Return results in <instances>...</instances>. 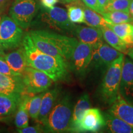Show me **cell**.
<instances>
[{"mask_svg": "<svg viewBox=\"0 0 133 133\" xmlns=\"http://www.w3.org/2000/svg\"><path fill=\"white\" fill-rule=\"evenodd\" d=\"M99 52L105 69L122 54V52L104 42L100 45Z\"/></svg>", "mask_w": 133, "mask_h": 133, "instance_id": "obj_23", "label": "cell"}, {"mask_svg": "<svg viewBox=\"0 0 133 133\" xmlns=\"http://www.w3.org/2000/svg\"><path fill=\"white\" fill-rule=\"evenodd\" d=\"M124 55L122 53L108 66L99 88V94L103 102L111 105L119 93Z\"/></svg>", "mask_w": 133, "mask_h": 133, "instance_id": "obj_4", "label": "cell"}, {"mask_svg": "<svg viewBox=\"0 0 133 133\" xmlns=\"http://www.w3.org/2000/svg\"><path fill=\"white\" fill-rule=\"evenodd\" d=\"M131 0H110L105 8V12L110 11H123L129 12Z\"/></svg>", "mask_w": 133, "mask_h": 133, "instance_id": "obj_28", "label": "cell"}, {"mask_svg": "<svg viewBox=\"0 0 133 133\" xmlns=\"http://www.w3.org/2000/svg\"><path fill=\"white\" fill-rule=\"evenodd\" d=\"M43 94L44 92H41V94L32 97H30L29 96H27L26 98V107L29 116L36 121H37L39 115Z\"/></svg>", "mask_w": 133, "mask_h": 133, "instance_id": "obj_27", "label": "cell"}, {"mask_svg": "<svg viewBox=\"0 0 133 133\" xmlns=\"http://www.w3.org/2000/svg\"><path fill=\"white\" fill-rule=\"evenodd\" d=\"M8 1V0H0V8L3 6Z\"/></svg>", "mask_w": 133, "mask_h": 133, "instance_id": "obj_39", "label": "cell"}, {"mask_svg": "<svg viewBox=\"0 0 133 133\" xmlns=\"http://www.w3.org/2000/svg\"><path fill=\"white\" fill-rule=\"evenodd\" d=\"M1 12H0V22H1ZM4 55L5 54L4 52V50L2 49V48H1V44H0V56L4 57Z\"/></svg>", "mask_w": 133, "mask_h": 133, "instance_id": "obj_37", "label": "cell"}, {"mask_svg": "<svg viewBox=\"0 0 133 133\" xmlns=\"http://www.w3.org/2000/svg\"><path fill=\"white\" fill-rule=\"evenodd\" d=\"M91 107V102L89 96L88 94L84 93L81 95L77 102L75 105L71 115L69 131L74 132H78V126L80 121L82 119L83 115L86 110Z\"/></svg>", "mask_w": 133, "mask_h": 133, "instance_id": "obj_16", "label": "cell"}, {"mask_svg": "<svg viewBox=\"0 0 133 133\" xmlns=\"http://www.w3.org/2000/svg\"><path fill=\"white\" fill-rule=\"evenodd\" d=\"M102 16L110 24H119L123 23L133 24V18L129 12L123 11H110L103 13Z\"/></svg>", "mask_w": 133, "mask_h": 133, "instance_id": "obj_26", "label": "cell"}, {"mask_svg": "<svg viewBox=\"0 0 133 133\" xmlns=\"http://www.w3.org/2000/svg\"><path fill=\"white\" fill-rule=\"evenodd\" d=\"M105 125V118L101 110L97 108H89L85 111L79 122L78 132H97Z\"/></svg>", "mask_w": 133, "mask_h": 133, "instance_id": "obj_10", "label": "cell"}, {"mask_svg": "<svg viewBox=\"0 0 133 133\" xmlns=\"http://www.w3.org/2000/svg\"><path fill=\"white\" fill-rule=\"evenodd\" d=\"M22 46L28 65L48 75L54 81L64 80L69 74V65L64 60L43 52L36 47L29 33L24 36Z\"/></svg>", "mask_w": 133, "mask_h": 133, "instance_id": "obj_1", "label": "cell"}, {"mask_svg": "<svg viewBox=\"0 0 133 133\" xmlns=\"http://www.w3.org/2000/svg\"><path fill=\"white\" fill-rule=\"evenodd\" d=\"M0 93H24L21 76L0 74Z\"/></svg>", "mask_w": 133, "mask_h": 133, "instance_id": "obj_17", "label": "cell"}, {"mask_svg": "<svg viewBox=\"0 0 133 133\" xmlns=\"http://www.w3.org/2000/svg\"><path fill=\"white\" fill-rule=\"evenodd\" d=\"M40 1L43 8L45 9H51L59 2V0H40Z\"/></svg>", "mask_w": 133, "mask_h": 133, "instance_id": "obj_33", "label": "cell"}, {"mask_svg": "<svg viewBox=\"0 0 133 133\" xmlns=\"http://www.w3.org/2000/svg\"><path fill=\"white\" fill-rule=\"evenodd\" d=\"M92 54V45L78 42L69 61V66L78 75H84L91 64Z\"/></svg>", "mask_w": 133, "mask_h": 133, "instance_id": "obj_8", "label": "cell"}, {"mask_svg": "<svg viewBox=\"0 0 133 133\" xmlns=\"http://www.w3.org/2000/svg\"><path fill=\"white\" fill-rule=\"evenodd\" d=\"M129 13L131 15V16L133 18V0H131L130 5H129Z\"/></svg>", "mask_w": 133, "mask_h": 133, "instance_id": "obj_35", "label": "cell"}, {"mask_svg": "<svg viewBox=\"0 0 133 133\" xmlns=\"http://www.w3.org/2000/svg\"><path fill=\"white\" fill-rule=\"evenodd\" d=\"M21 77L24 84V92L29 94L44 92L54 81L43 71L29 66L26 67Z\"/></svg>", "mask_w": 133, "mask_h": 133, "instance_id": "obj_6", "label": "cell"}, {"mask_svg": "<svg viewBox=\"0 0 133 133\" xmlns=\"http://www.w3.org/2000/svg\"><path fill=\"white\" fill-rule=\"evenodd\" d=\"M42 20L50 27L59 31H74L76 26L71 22L67 12L62 8L53 7L46 9L42 15Z\"/></svg>", "mask_w": 133, "mask_h": 133, "instance_id": "obj_9", "label": "cell"}, {"mask_svg": "<svg viewBox=\"0 0 133 133\" xmlns=\"http://www.w3.org/2000/svg\"><path fill=\"white\" fill-rule=\"evenodd\" d=\"M83 10L84 12V19H85V24L88 25L93 27L101 28L107 26L110 24L105 19L102 15L99 14V13L93 11L85 5H83Z\"/></svg>", "mask_w": 133, "mask_h": 133, "instance_id": "obj_22", "label": "cell"}, {"mask_svg": "<svg viewBox=\"0 0 133 133\" xmlns=\"http://www.w3.org/2000/svg\"><path fill=\"white\" fill-rule=\"evenodd\" d=\"M74 33L80 42L94 46L103 41L102 33L99 28L76 26Z\"/></svg>", "mask_w": 133, "mask_h": 133, "instance_id": "obj_14", "label": "cell"}, {"mask_svg": "<svg viewBox=\"0 0 133 133\" xmlns=\"http://www.w3.org/2000/svg\"><path fill=\"white\" fill-rule=\"evenodd\" d=\"M0 74L8 75H16V74L9 67L4 57L1 56H0Z\"/></svg>", "mask_w": 133, "mask_h": 133, "instance_id": "obj_30", "label": "cell"}, {"mask_svg": "<svg viewBox=\"0 0 133 133\" xmlns=\"http://www.w3.org/2000/svg\"><path fill=\"white\" fill-rule=\"evenodd\" d=\"M102 33L103 38L109 45L122 53L127 54L128 49L124 43L118 37V36L109 27L105 26L101 29Z\"/></svg>", "mask_w": 133, "mask_h": 133, "instance_id": "obj_21", "label": "cell"}, {"mask_svg": "<svg viewBox=\"0 0 133 133\" xmlns=\"http://www.w3.org/2000/svg\"><path fill=\"white\" fill-rule=\"evenodd\" d=\"M109 27L124 43L128 50L133 47V25L130 23L110 24Z\"/></svg>", "mask_w": 133, "mask_h": 133, "instance_id": "obj_20", "label": "cell"}, {"mask_svg": "<svg viewBox=\"0 0 133 133\" xmlns=\"http://www.w3.org/2000/svg\"><path fill=\"white\" fill-rule=\"evenodd\" d=\"M26 95L22 94L21 100L18 106L16 116H15V125L17 129L24 128L29 126V114L26 107Z\"/></svg>", "mask_w": 133, "mask_h": 133, "instance_id": "obj_24", "label": "cell"}, {"mask_svg": "<svg viewBox=\"0 0 133 133\" xmlns=\"http://www.w3.org/2000/svg\"><path fill=\"white\" fill-rule=\"evenodd\" d=\"M70 97L65 96L52 107L47 118L42 124L44 132H65L69 131L72 110Z\"/></svg>", "mask_w": 133, "mask_h": 133, "instance_id": "obj_3", "label": "cell"}, {"mask_svg": "<svg viewBox=\"0 0 133 133\" xmlns=\"http://www.w3.org/2000/svg\"><path fill=\"white\" fill-rule=\"evenodd\" d=\"M36 11L35 0H14L9 14L22 29H26L30 25Z\"/></svg>", "mask_w": 133, "mask_h": 133, "instance_id": "obj_7", "label": "cell"}, {"mask_svg": "<svg viewBox=\"0 0 133 133\" xmlns=\"http://www.w3.org/2000/svg\"><path fill=\"white\" fill-rule=\"evenodd\" d=\"M83 1L86 6L98 12L100 14H102L101 8L99 7L98 0H83Z\"/></svg>", "mask_w": 133, "mask_h": 133, "instance_id": "obj_32", "label": "cell"}, {"mask_svg": "<svg viewBox=\"0 0 133 133\" xmlns=\"http://www.w3.org/2000/svg\"><path fill=\"white\" fill-rule=\"evenodd\" d=\"M105 126L107 131L112 133H133V128L119 118L110 113H104Z\"/></svg>", "mask_w": 133, "mask_h": 133, "instance_id": "obj_19", "label": "cell"}, {"mask_svg": "<svg viewBox=\"0 0 133 133\" xmlns=\"http://www.w3.org/2000/svg\"><path fill=\"white\" fill-rule=\"evenodd\" d=\"M20 93H0V118H8L16 112L21 100Z\"/></svg>", "mask_w": 133, "mask_h": 133, "instance_id": "obj_13", "label": "cell"}, {"mask_svg": "<svg viewBox=\"0 0 133 133\" xmlns=\"http://www.w3.org/2000/svg\"><path fill=\"white\" fill-rule=\"evenodd\" d=\"M102 42L92 46V60H91V64H92V66L96 69H104V64H103L102 59H101L99 52V46L102 44Z\"/></svg>", "mask_w": 133, "mask_h": 133, "instance_id": "obj_29", "label": "cell"}, {"mask_svg": "<svg viewBox=\"0 0 133 133\" xmlns=\"http://www.w3.org/2000/svg\"><path fill=\"white\" fill-rule=\"evenodd\" d=\"M22 29L11 17L4 16L0 22V44L4 51L12 50L22 44Z\"/></svg>", "mask_w": 133, "mask_h": 133, "instance_id": "obj_5", "label": "cell"}, {"mask_svg": "<svg viewBox=\"0 0 133 133\" xmlns=\"http://www.w3.org/2000/svg\"><path fill=\"white\" fill-rule=\"evenodd\" d=\"M33 44L43 52L64 60L69 64L77 44L76 38L46 30H34L29 33Z\"/></svg>", "mask_w": 133, "mask_h": 133, "instance_id": "obj_2", "label": "cell"}, {"mask_svg": "<svg viewBox=\"0 0 133 133\" xmlns=\"http://www.w3.org/2000/svg\"><path fill=\"white\" fill-rule=\"evenodd\" d=\"M76 4L71 3L67 5V14L69 20L73 24H85L84 12L83 8V3L76 0Z\"/></svg>", "mask_w": 133, "mask_h": 133, "instance_id": "obj_25", "label": "cell"}, {"mask_svg": "<svg viewBox=\"0 0 133 133\" xmlns=\"http://www.w3.org/2000/svg\"><path fill=\"white\" fill-rule=\"evenodd\" d=\"M109 1H110V0H98V3H99V7H100V8H101L102 14L105 12V6H107V4H108V3H109Z\"/></svg>", "mask_w": 133, "mask_h": 133, "instance_id": "obj_34", "label": "cell"}, {"mask_svg": "<svg viewBox=\"0 0 133 133\" xmlns=\"http://www.w3.org/2000/svg\"><path fill=\"white\" fill-rule=\"evenodd\" d=\"M109 113L125 121L133 128V103L128 102L120 93L111 104Z\"/></svg>", "mask_w": 133, "mask_h": 133, "instance_id": "obj_11", "label": "cell"}, {"mask_svg": "<svg viewBox=\"0 0 133 133\" xmlns=\"http://www.w3.org/2000/svg\"><path fill=\"white\" fill-rule=\"evenodd\" d=\"M4 58L9 65V67L16 75L22 76L25 69L29 66L23 46L7 54H5Z\"/></svg>", "mask_w": 133, "mask_h": 133, "instance_id": "obj_15", "label": "cell"}, {"mask_svg": "<svg viewBox=\"0 0 133 133\" xmlns=\"http://www.w3.org/2000/svg\"><path fill=\"white\" fill-rule=\"evenodd\" d=\"M127 54L128 55V56L131 58V59H132L133 60V47L128 50Z\"/></svg>", "mask_w": 133, "mask_h": 133, "instance_id": "obj_36", "label": "cell"}, {"mask_svg": "<svg viewBox=\"0 0 133 133\" xmlns=\"http://www.w3.org/2000/svg\"><path fill=\"white\" fill-rule=\"evenodd\" d=\"M119 93L126 100L133 101V62L126 57L123 65Z\"/></svg>", "mask_w": 133, "mask_h": 133, "instance_id": "obj_12", "label": "cell"}, {"mask_svg": "<svg viewBox=\"0 0 133 133\" xmlns=\"http://www.w3.org/2000/svg\"><path fill=\"white\" fill-rule=\"evenodd\" d=\"M17 132L20 133H40L44 132L43 126L38 124L36 126H29L24 128L17 129Z\"/></svg>", "mask_w": 133, "mask_h": 133, "instance_id": "obj_31", "label": "cell"}, {"mask_svg": "<svg viewBox=\"0 0 133 133\" xmlns=\"http://www.w3.org/2000/svg\"><path fill=\"white\" fill-rule=\"evenodd\" d=\"M59 1L64 3H71L73 2H75L76 0H59Z\"/></svg>", "mask_w": 133, "mask_h": 133, "instance_id": "obj_38", "label": "cell"}, {"mask_svg": "<svg viewBox=\"0 0 133 133\" xmlns=\"http://www.w3.org/2000/svg\"><path fill=\"white\" fill-rule=\"evenodd\" d=\"M59 94V90L57 88H54L51 90L48 91L43 94L39 115L37 119V121L41 125L45 121L48 115L54 107L56 101H57Z\"/></svg>", "mask_w": 133, "mask_h": 133, "instance_id": "obj_18", "label": "cell"}]
</instances>
